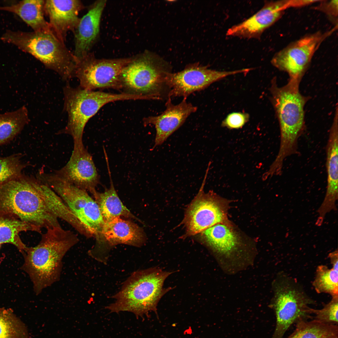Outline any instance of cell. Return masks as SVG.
<instances>
[{
	"mask_svg": "<svg viewBox=\"0 0 338 338\" xmlns=\"http://www.w3.org/2000/svg\"><path fill=\"white\" fill-rule=\"evenodd\" d=\"M39 181L23 173L0 185V213L46 229L61 226L47 207L39 189Z\"/></svg>",
	"mask_w": 338,
	"mask_h": 338,
	"instance_id": "2",
	"label": "cell"
},
{
	"mask_svg": "<svg viewBox=\"0 0 338 338\" xmlns=\"http://www.w3.org/2000/svg\"><path fill=\"white\" fill-rule=\"evenodd\" d=\"M335 116L326 147L327 186L326 193L331 194H338V118L337 115Z\"/></svg>",
	"mask_w": 338,
	"mask_h": 338,
	"instance_id": "24",
	"label": "cell"
},
{
	"mask_svg": "<svg viewBox=\"0 0 338 338\" xmlns=\"http://www.w3.org/2000/svg\"><path fill=\"white\" fill-rule=\"evenodd\" d=\"M40 241L23 253V268L28 274L37 295L59 281L62 260L67 252L79 241L77 234L61 226L46 229Z\"/></svg>",
	"mask_w": 338,
	"mask_h": 338,
	"instance_id": "1",
	"label": "cell"
},
{
	"mask_svg": "<svg viewBox=\"0 0 338 338\" xmlns=\"http://www.w3.org/2000/svg\"><path fill=\"white\" fill-rule=\"evenodd\" d=\"M26 326L10 309H0V338H28Z\"/></svg>",
	"mask_w": 338,
	"mask_h": 338,
	"instance_id": "27",
	"label": "cell"
},
{
	"mask_svg": "<svg viewBox=\"0 0 338 338\" xmlns=\"http://www.w3.org/2000/svg\"><path fill=\"white\" fill-rule=\"evenodd\" d=\"M249 114L246 112H233L228 114L222 121L221 126L229 129H238L249 121Z\"/></svg>",
	"mask_w": 338,
	"mask_h": 338,
	"instance_id": "30",
	"label": "cell"
},
{
	"mask_svg": "<svg viewBox=\"0 0 338 338\" xmlns=\"http://www.w3.org/2000/svg\"><path fill=\"white\" fill-rule=\"evenodd\" d=\"M165 104V110L160 115L151 116L143 119L144 125L155 126L156 133L153 148L161 145L177 130L188 117L197 110V107L183 98L181 102L175 105L169 98Z\"/></svg>",
	"mask_w": 338,
	"mask_h": 338,
	"instance_id": "16",
	"label": "cell"
},
{
	"mask_svg": "<svg viewBox=\"0 0 338 338\" xmlns=\"http://www.w3.org/2000/svg\"><path fill=\"white\" fill-rule=\"evenodd\" d=\"M338 1L337 0H320L315 8L335 19L338 15Z\"/></svg>",
	"mask_w": 338,
	"mask_h": 338,
	"instance_id": "31",
	"label": "cell"
},
{
	"mask_svg": "<svg viewBox=\"0 0 338 338\" xmlns=\"http://www.w3.org/2000/svg\"><path fill=\"white\" fill-rule=\"evenodd\" d=\"M171 274L155 268L135 272L106 308L110 313L131 312L137 318L148 317L152 312L156 314L159 301L168 290L163 288L164 282Z\"/></svg>",
	"mask_w": 338,
	"mask_h": 338,
	"instance_id": "4",
	"label": "cell"
},
{
	"mask_svg": "<svg viewBox=\"0 0 338 338\" xmlns=\"http://www.w3.org/2000/svg\"><path fill=\"white\" fill-rule=\"evenodd\" d=\"M79 0H45L44 12L48 16L50 28L64 43L67 32H74L79 22V12L84 8Z\"/></svg>",
	"mask_w": 338,
	"mask_h": 338,
	"instance_id": "17",
	"label": "cell"
},
{
	"mask_svg": "<svg viewBox=\"0 0 338 338\" xmlns=\"http://www.w3.org/2000/svg\"><path fill=\"white\" fill-rule=\"evenodd\" d=\"M22 155L15 154L6 157H0V185L18 177L28 165L23 162Z\"/></svg>",
	"mask_w": 338,
	"mask_h": 338,
	"instance_id": "28",
	"label": "cell"
},
{
	"mask_svg": "<svg viewBox=\"0 0 338 338\" xmlns=\"http://www.w3.org/2000/svg\"><path fill=\"white\" fill-rule=\"evenodd\" d=\"M337 28L335 26L324 33L318 31L291 43L275 54L271 64L287 73L290 80L300 81L315 52Z\"/></svg>",
	"mask_w": 338,
	"mask_h": 338,
	"instance_id": "11",
	"label": "cell"
},
{
	"mask_svg": "<svg viewBox=\"0 0 338 338\" xmlns=\"http://www.w3.org/2000/svg\"><path fill=\"white\" fill-rule=\"evenodd\" d=\"M300 82L289 80L286 85L279 87L275 78L271 82V101L280 131L279 151L274 161L279 166L283 165L286 158L297 152L298 139L304 128V107L307 99L299 91Z\"/></svg>",
	"mask_w": 338,
	"mask_h": 338,
	"instance_id": "3",
	"label": "cell"
},
{
	"mask_svg": "<svg viewBox=\"0 0 338 338\" xmlns=\"http://www.w3.org/2000/svg\"><path fill=\"white\" fill-rule=\"evenodd\" d=\"M43 182L61 198L97 240L101 238L105 221L99 206L87 191L60 179L54 173H44Z\"/></svg>",
	"mask_w": 338,
	"mask_h": 338,
	"instance_id": "9",
	"label": "cell"
},
{
	"mask_svg": "<svg viewBox=\"0 0 338 338\" xmlns=\"http://www.w3.org/2000/svg\"><path fill=\"white\" fill-rule=\"evenodd\" d=\"M110 185L102 193L94 190L91 193L95 198L105 222L121 216L133 218V215L119 198L111 179L108 161H106Z\"/></svg>",
	"mask_w": 338,
	"mask_h": 338,
	"instance_id": "21",
	"label": "cell"
},
{
	"mask_svg": "<svg viewBox=\"0 0 338 338\" xmlns=\"http://www.w3.org/2000/svg\"><path fill=\"white\" fill-rule=\"evenodd\" d=\"M288 338H338L337 325L328 324L316 320H302Z\"/></svg>",
	"mask_w": 338,
	"mask_h": 338,
	"instance_id": "26",
	"label": "cell"
},
{
	"mask_svg": "<svg viewBox=\"0 0 338 338\" xmlns=\"http://www.w3.org/2000/svg\"><path fill=\"white\" fill-rule=\"evenodd\" d=\"M74 78L79 86L86 90L122 89L121 73L132 58L99 59L90 53L77 59Z\"/></svg>",
	"mask_w": 338,
	"mask_h": 338,
	"instance_id": "10",
	"label": "cell"
},
{
	"mask_svg": "<svg viewBox=\"0 0 338 338\" xmlns=\"http://www.w3.org/2000/svg\"><path fill=\"white\" fill-rule=\"evenodd\" d=\"M54 174L64 181L91 193L99 182L92 157L84 146L74 147L67 164Z\"/></svg>",
	"mask_w": 338,
	"mask_h": 338,
	"instance_id": "15",
	"label": "cell"
},
{
	"mask_svg": "<svg viewBox=\"0 0 338 338\" xmlns=\"http://www.w3.org/2000/svg\"><path fill=\"white\" fill-rule=\"evenodd\" d=\"M250 71L248 68L220 71L209 69L197 63L190 64L180 72H171L166 75V82L170 89L169 98L183 97L187 98L192 93L203 90L228 76Z\"/></svg>",
	"mask_w": 338,
	"mask_h": 338,
	"instance_id": "12",
	"label": "cell"
},
{
	"mask_svg": "<svg viewBox=\"0 0 338 338\" xmlns=\"http://www.w3.org/2000/svg\"><path fill=\"white\" fill-rule=\"evenodd\" d=\"M292 7L291 0L266 1L262 8L255 14L228 28L226 35L259 38L266 29L280 18L285 10Z\"/></svg>",
	"mask_w": 338,
	"mask_h": 338,
	"instance_id": "14",
	"label": "cell"
},
{
	"mask_svg": "<svg viewBox=\"0 0 338 338\" xmlns=\"http://www.w3.org/2000/svg\"><path fill=\"white\" fill-rule=\"evenodd\" d=\"M1 39L31 54L66 82L74 78L77 59L53 33L7 30Z\"/></svg>",
	"mask_w": 338,
	"mask_h": 338,
	"instance_id": "5",
	"label": "cell"
},
{
	"mask_svg": "<svg viewBox=\"0 0 338 338\" xmlns=\"http://www.w3.org/2000/svg\"><path fill=\"white\" fill-rule=\"evenodd\" d=\"M101 237L111 246L124 244L138 247L145 240L144 233L139 226L120 217L105 222Z\"/></svg>",
	"mask_w": 338,
	"mask_h": 338,
	"instance_id": "19",
	"label": "cell"
},
{
	"mask_svg": "<svg viewBox=\"0 0 338 338\" xmlns=\"http://www.w3.org/2000/svg\"><path fill=\"white\" fill-rule=\"evenodd\" d=\"M338 296L332 297L331 300L320 310L314 309L313 314L315 320L322 323L337 325L338 324Z\"/></svg>",
	"mask_w": 338,
	"mask_h": 338,
	"instance_id": "29",
	"label": "cell"
},
{
	"mask_svg": "<svg viewBox=\"0 0 338 338\" xmlns=\"http://www.w3.org/2000/svg\"><path fill=\"white\" fill-rule=\"evenodd\" d=\"M106 0L95 2L81 18L73 32L74 36V55L79 59L89 53L98 37L101 15Z\"/></svg>",
	"mask_w": 338,
	"mask_h": 338,
	"instance_id": "18",
	"label": "cell"
},
{
	"mask_svg": "<svg viewBox=\"0 0 338 338\" xmlns=\"http://www.w3.org/2000/svg\"><path fill=\"white\" fill-rule=\"evenodd\" d=\"M64 110L68 115V122L59 134L70 135L74 146H84L82 140L86 124L104 105L109 103L120 100H132L133 96L123 92L112 93L83 89L79 86L74 88L69 82L63 88Z\"/></svg>",
	"mask_w": 338,
	"mask_h": 338,
	"instance_id": "7",
	"label": "cell"
},
{
	"mask_svg": "<svg viewBox=\"0 0 338 338\" xmlns=\"http://www.w3.org/2000/svg\"><path fill=\"white\" fill-rule=\"evenodd\" d=\"M208 170L207 169L200 191L187 209L184 223L188 235L196 234L226 219L225 211L215 195L205 193L203 189Z\"/></svg>",
	"mask_w": 338,
	"mask_h": 338,
	"instance_id": "13",
	"label": "cell"
},
{
	"mask_svg": "<svg viewBox=\"0 0 338 338\" xmlns=\"http://www.w3.org/2000/svg\"><path fill=\"white\" fill-rule=\"evenodd\" d=\"M172 72L168 63L157 55L146 53L133 59L121 74L123 92L146 97L148 100L169 98L170 89L166 82Z\"/></svg>",
	"mask_w": 338,
	"mask_h": 338,
	"instance_id": "6",
	"label": "cell"
},
{
	"mask_svg": "<svg viewBox=\"0 0 338 338\" xmlns=\"http://www.w3.org/2000/svg\"><path fill=\"white\" fill-rule=\"evenodd\" d=\"M44 3L43 0H24L10 6L0 7V10L17 15L34 31L54 33L44 18Z\"/></svg>",
	"mask_w": 338,
	"mask_h": 338,
	"instance_id": "20",
	"label": "cell"
},
{
	"mask_svg": "<svg viewBox=\"0 0 338 338\" xmlns=\"http://www.w3.org/2000/svg\"><path fill=\"white\" fill-rule=\"evenodd\" d=\"M29 121L28 110L25 106L0 114V146L13 140Z\"/></svg>",
	"mask_w": 338,
	"mask_h": 338,
	"instance_id": "25",
	"label": "cell"
},
{
	"mask_svg": "<svg viewBox=\"0 0 338 338\" xmlns=\"http://www.w3.org/2000/svg\"><path fill=\"white\" fill-rule=\"evenodd\" d=\"M273 296L270 306L276 317L272 338H282L294 323L306 320L313 314L314 301L296 279L283 272L278 274L272 283Z\"/></svg>",
	"mask_w": 338,
	"mask_h": 338,
	"instance_id": "8",
	"label": "cell"
},
{
	"mask_svg": "<svg viewBox=\"0 0 338 338\" xmlns=\"http://www.w3.org/2000/svg\"><path fill=\"white\" fill-rule=\"evenodd\" d=\"M42 229L22 221L13 216L0 213V245L9 243L24 253L27 247L19 236L22 232L34 231L41 233Z\"/></svg>",
	"mask_w": 338,
	"mask_h": 338,
	"instance_id": "22",
	"label": "cell"
},
{
	"mask_svg": "<svg viewBox=\"0 0 338 338\" xmlns=\"http://www.w3.org/2000/svg\"><path fill=\"white\" fill-rule=\"evenodd\" d=\"M332 268L321 265L316 269L313 286L318 293H327L332 297L338 296V260L337 250L328 255Z\"/></svg>",
	"mask_w": 338,
	"mask_h": 338,
	"instance_id": "23",
	"label": "cell"
}]
</instances>
